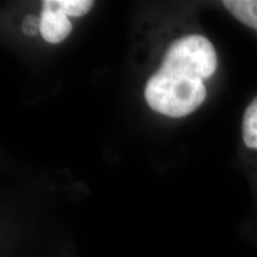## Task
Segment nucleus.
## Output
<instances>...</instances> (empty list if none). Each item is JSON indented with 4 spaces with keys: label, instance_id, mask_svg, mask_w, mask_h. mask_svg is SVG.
Segmentation results:
<instances>
[{
    "label": "nucleus",
    "instance_id": "obj_1",
    "mask_svg": "<svg viewBox=\"0 0 257 257\" xmlns=\"http://www.w3.org/2000/svg\"><path fill=\"white\" fill-rule=\"evenodd\" d=\"M217 54L206 37L189 35L167 50L162 66L148 80L146 99L153 110L168 117H185L206 98L204 80L217 69Z\"/></svg>",
    "mask_w": 257,
    "mask_h": 257
},
{
    "label": "nucleus",
    "instance_id": "obj_2",
    "mask_svg": "<svg viewBox=\"0 0 257 257\" xmlns=\"http://www.w3.org/2000/svg\"><path fill=\"white\" fill-rule=\"evenodd\" d=\"M41 35L49 43H60L68 37L73 25L61 11L57 0H46L42 4Z\"/></svg>",
    "mask_w": 257,
    "mask_h": 257
},
{
    "label": "nucleus",
    "instance_id": "obj_3",
    "mask_svg": "<svg viewBox=\"0 0 257 257\" xmlns=\"http://www.w3.org/2000/svg\"><path fill=\"white\" fill-rule=\"evenodd\" d=\"M223 5L240 23L257 31V0H225Z\"/></svg>",
    "mask_w": 257,
    "mask_h": 257
},
{
    "label": "nucleus",
    "instance_id": "obj_4",
    "mask_svg": "<svg viewBox=\"0 0 257 257\" xmlns=\"http://www.w3.org/2000/svg\"><path fill=\"white\" fill-rule=\"evenodd\" d=\"M242 134L244 144L250 149H257V96L244 112Z\"/></svg>",
    "mask_w": 257,
    "mask_h": 257
},
{
    "label": "nucleus",
    "instance_id": "obj_5",
    "mask_svg": "<svg viewBox=\"0 0 257 257\" xmlns=\"http://www.w3.org/2000/svg\"><path fill=\"white\" fill-rule=\"evenodd\" d=\"M61 11L67 17H80L91 11L94 3L92 0H57Z\"/></svg>",
    "mask_w": 257,
    "mask_h": 257
},
{
    "label": "nucleus",
    "instance_id": "obj_6",
    "mask_svg": "<svg viewBox=\"0 0 257 257\" xmlns=\"http://www.w3.org/2000/svg\"><path fill=\"white\" fill-rule=\"evenodd\" d=\"M22 28H23L25 34L29 35V36H32V35H35L37 31L41 30V18L36 17V16H28L24 19Z\"/></svg>",
    "mask_w": 257,
    "mask_h": 257
}]
</instances>
